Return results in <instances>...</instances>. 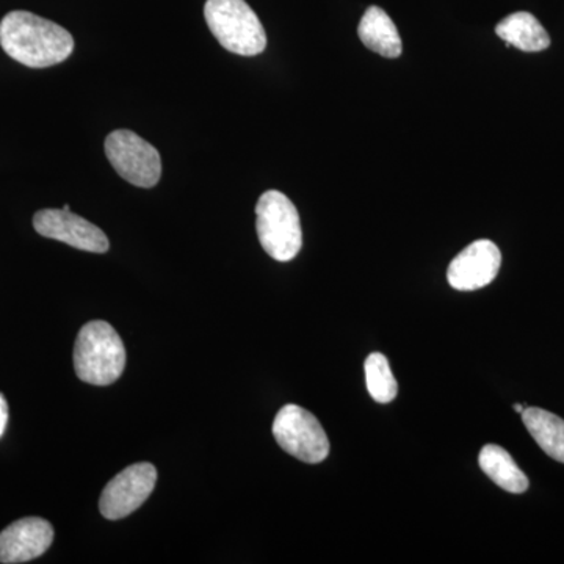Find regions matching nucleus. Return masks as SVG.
Here are the masks:
<instances>
[{
    "mask_svg": "<svg viewBox=\"0 0 564 564\" xmlns=\"http://www.w3.org/2000/svg\"><path fill=\"white\" fill-rule=\"evenodd\" d=\"M0 46L9 57L29 68H50L73 54V35L62 25L31 11H10L0 21Z\"/></svg>",
    "mask_w": 564,
    "mask_h": 564,
    "instance_id": "nucleus-1",
    "label": "nucleus"
},
{
    "mask_svg": "<svg viewBox=\"0 0 564 564\" xmlns=\"http://www.w3.org/2000/svg\"><path fill=\"white\" fill-rule=\"evenodd\" d=\"M73 362L77 377L84 383L109 386L124 372V344L109 323H87L82 326L74 345Z\"/></svg>",
    "mask_w": 564,
    "mask_h": 564,
    "instance_id": "nucleus-2",
    "label": "nucleus"
},
{
    "mask_svg": "<svg viewBox=\"0 0 564 564\" xmlns=\"http://www.w3.org/2000/svg\"><path fill=\"white\" fill-rule=\"evenodd\" d=\"M204 18L212 35L226 51L243 57L265 51V29L245 0H207Z\"/></svg>",
    "mask_w": 564,
    "mask_h": 564,
    "instance_id": "nucleus-3",
    "label": "nucleus"
},
{
    "mask_svg": "<svg viewBox=\"0 0 564 564\" xmlns=\"http://www.w3.org/2000/svg\"><path fill=\"white\" fill-rule=\"evenodd\" d=\"M256 231L274 261L289 262L303 247L302 221L295 204L278 191L263 193L256 204Z\"/></svg>",
    "mask_w": 564,
    "mask_h": 564,
    "instance_id": "nucleus-4",
    "label": "nucleus"
},
{
    "mask_svg": "<svg viewBox=\"0 0 564 564\" xmlns=\"http://www.w3.org/2000/svg\"><path fill=\"white\" fill-rule=\"evenodd\" d=\"M273 436L293 458L318 464L329 455V440L314 414L299 404H285L273 422Z\"/></svg>",
    "mask_w": 564,
    "mask_h": 564,
    "instance_id": "nucleus-5",
    "label": "nucleus"
},
{
    "mask_svg": "<svg viewBox=\"0 0 564 564\" xmlns=\"http://www.w3.org/2000/svg\"><path fill=\"white\" fill-rule=\"evenodd\" d=\"M106 155L122 180L141 188H152L162 176L159 151L128 129H118L106 139Z\"/></svg>",
    "mask_w": 564,
    "mask_h": 564,
    "instance_id": "nucleus-6",
    "label": "nucleus"
},
{
    "mask_svg": "<svg viewBox=\"0 0 564 564\" xmlns=\"http://www.w3.org/2000/svg\"><path fill=\"white\" fill-rule=\"evenodd\" d=\"M158 469L151 463L132 464L111 478L104 488L99 510L106 519L118 521L139 510L154 491Z\"/></svg>",
    "mask_w": 564,
    "mask_h": 564,
    "instance_id": "nucleus-7",
    "label": "nucleus"
},
{
    "mask_svg": "<svg viewBox=\"0 0 564 564\" xmlns=\"http://www.w3.org/2000/svg\"><path fill=\"white\" fill-rule=\"evenodd\" d=\"M33 228L40 236L58 240L82 251L106 252L110 243L106 234L98 226L85 220L79 215L65 209H44L33 217Z\"/></svg>",
    "mask_w": 564,
    "mask_h": 564,
    "instance_id": "nucleus-8",
    "label": "nucleus"
},
{
    "mask_svg": "<svg viewBox=\"0 0 564 564\" xmlns=\"http://www.w3.org/2000/svg\"><path fill=\"white\" fill-rule=\"evenodd\" d=\"M502 252L491 240H477L459 252L447 270L448 284L456 291L473 292L496 280Z\"/></svg>",
    "mask_w": 564,
    "mask_h": 564,
    "instance_id": "nucleus-9",
    "label": "nucleus"
},
{
    "mask_svg": "<svg viewBox=\"0 0 564 564\" xmlns=\"http://www.w3.org/2000/svg\"><path fill=\"white\" fill-rule=\"evenodd\" d=\"M54 541V529L41 518H24L0 533V563L20 564L39 558Z\"/></svg>",
    "mask_w": 564,
    "mask_h": 564,
    "instance_id": "nucleus-10",
    "label": "nucleus"
},
{
    "mask_svg": "<svg viewBox=\"0 0 564 564\" xmlns=\"http://www.w3.org/2000/svg\"><path fill=\"white\" fill-rule=\"evenodd\" d=\"M358 35L364 46L386 58H397L402 55L403 44L397 25L380 7L373 6L366 10L359 22Z\"/></svg>",
    "mask_w": 564,
    "mask_h": 564,
    "instance_id": "nucleus-11",
    "label": "nucleus"
},
{
    "mask_svg": "<svg viewBox=\"0 0 564 564\" xmlns=\"http://www.w3.org/2000/svg\"><path fill=\"white\" fill-rule=\"evenodd\" d=\"M496 33L507 46L524 52H541L551 46V36L543 24L527 11L510 14L497 24Z\"/></svg>",
    "mask_w": 564,
    "mask_h": 564,
    "instance_id": "nucleus-12",
    "label": "nucleus"
},
{
    "mask_svg": "<svg viewBox=\"0 0 564 564\" xmlns=\"http://www.w3.org/2000/svg\"><path fill=\"white\" fill-rule=\"evenodd\" d=\"M481 470L500 488L511 494H522L529 489L527 475L519 469L513 456L500 445L488 444L481 448L478 456Z\"/></svg>",
    "mask_w": 564,
    "mask_h": 564,
    "instance_id": "nucleus-13",
    "label": "nucleus"
},
{
    "mask_svg": "<svg viewBox=\"0 0 564 564\" xmlns=\"http://www.w3.org/2000/svg\"><path fill=\"white\" fill-rule=\"evenodd\" d=\"M522 415L525 429L536 444L555 462L564 464V421L543 408H525Z\"/></svg>",
    "mask_w": 564,
    "mask_h": 564,
    "instance_id": "nucleus-14",
    "label": "nucleus"
},
{
    "mask_svg": "<svg viewBox=\"0 0 564 564\" xmlns=\"http://www.w3.org/2000/svg\"><path fill=\"white\" fill-rule=\"evenodd\" d=\"M364 370H366L367 391L375 402L391 403L399 392V386L386 356L381 352H372L367 358Z\"/></svg>",
    "mask_w": 564,
    "mask_h": 564,
    "instance_id": "nucleus-15",
    "label": "nucleus"
},
{
    "mask_svg": "<svg viewBox=\"0 0 564 564\" xmlns=\"http://www.w3.org/2000/svg\"><path fill=\"white\" fill-rule=\"evenodd\" d=\"M7 422H9V404H7V400L0 393V436L6 432Z\"/></svg>",
    "mask_w": 564,
    "mask_h": 564,
    "instance_id": "nucleus-16",
    "label": "nucleus"
},
{
    "mask_svg": "<svg viewBox=\"0 0 564 564\" xmlns=\"http://www.w3.org/2000/svg\"><path fill=\"white\" fill-rule=\"evenodd\" d=\"M525 408L522 406V404H514V411L516 413L522 414L524 413Z\"/></svg>",
    "mask_w": 564,
    "mask_h": 564,
    "instance_id": "nucleus-17",
    "label": "nucleus"
}]
</instances>
